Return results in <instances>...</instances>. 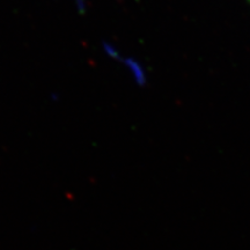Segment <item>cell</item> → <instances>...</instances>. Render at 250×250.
Masks as SVG:
<instances>
[{
	"instance_id": "6da1fadb",
	"label": "cell",
	"mask_w": 250,
	"mask_h": 250,
	"mask_svg": "<svg viewBox=\"0 0 250 250\" xmlns=\"http://www.w3.org/2000/svg\"><path fill=\"white\" fill-rule=\"evenodd\" d=\"M103 51L104 54L110 57L114 61L118 62H122L125 70H126L132 77V79L136 81L138 85H143L145 83V72H144L142 65L139 64V62H137L136 59L132 57H125L121 54L118 50L115 48L112 44H109V43L103 42Z\"/></svg>"
}]
</instances>
